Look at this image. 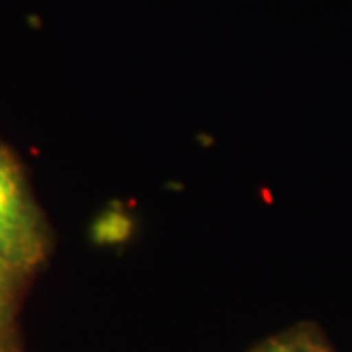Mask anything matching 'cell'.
<instances>
[{
  "instance_id": "4",
  "label": "cell",
  "mask_w": 352,
  "mask_h": 352,
  "mask_svg": "<svg viewBox=\"0 0 352 352\" xmlns=\"http://www.w3.org/2000/svg\"><path fill=\"white\" fill-rule=\"evenodd\" d=\"M2 331H4V329H0V352H8V344H6V340H4Z\"/></svg>"
},
{
  "instance_id": "2",
  "label": "cell",
  "mask_w": 352,
  "mask_h": 352,
  "mask_svg": "<svg viewBox=\"0 0 352 352\" xmlns=\"http://www.w3.org/2000/svg\"><path fill=\"white\" fill-rule=\"evenodd\" d=\"M25 276L12 261L0 252V329H6L14 314V303L18 296V286Z\"/></svg>"
},
{
  "instance_id": "1",
  "label": "cell",
  "mask_w": 352,
  "mask_h": 352,
  "mask_svg": "<svg viewBox=\"0 0 352 352\" xmlns=\"http://www.w3.org/2000/svg\"><path fill=\"white\" fill-rule=\"evenodd\" d=\"M50 235L14 155L0 143V252L30 274L43 263Z\"/></svg>"
},
{
  "instance_id": "3",
  "label": "cell",
  "mask_w": 352,
  "mask_h": 352,
  "mask_svg": "<svg viewBox=\"0 0 352 352\" xmlns=\"http://www.w3.org/2000/svg\"><path fill=\"white\" fill-rule=\"evenodd\" d=\"M258 352H327V349L311 337L294 335V337H286V339L272 340Z\"/></svg>"
}]
</instances>
